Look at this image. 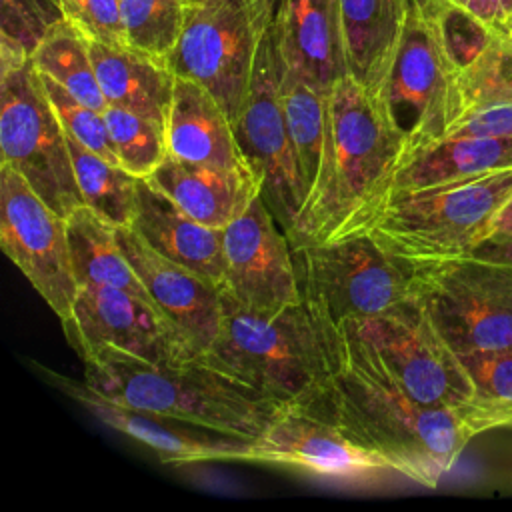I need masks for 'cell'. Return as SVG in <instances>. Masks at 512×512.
I'll return each mask as SVG.
<instances>
[{"instance_id": "obj_1", "label": "cell", "mask_w": 512, "mask_h": 512, "mask_svg": "<svg viewBox=\"0 0 512 512\" xmlns=\"http://www.w3.org/2000/svg\"><path fill=\"white\" fill-rule=\"evenodd\" d=\"M316 404L350 440L426 488L438 486L472 438L492 430L484 414L422 404L346 356Z\"/></svg>"}, {"instance_id": "obj_2", "label": "cell", "mask_w": 512, "mask_h": 512, "mask_svg": "<svg viewBox=\"0 0 512 512\" xmlns=\"http://www.w3.org/2000/svg\"><path fill=\"white\" fill-rule=\"evenodd\" d=\"M200 360L280 408L312 406L344 366V338L304 300L250 310L222 292L220 332Z\"/></svg>"}, {"instance_id": "obj_3", "label": "cell", "mask_w": 512, "mask_h": 512, "mask_svg": "<svg viewBox=\"0 0 512 512\" xmlns=\"http://www.w3.org/2000/svg\"><path fill=\"white\" fill-rule=\"evenodd\" d=\"M330 174L292 244L334 242L364 234L388 198L406 156L404 134L352 76L328 94Z\"/></svg>"}, {"instance_id": "obj_4", "label": "cell", "mask_w": 512, "mask_h": 512, "mask_svg": "<svg viewBox=\"0 0 512 512\" xmlns=\"http://www.w3.org/2000/svg\"><path fill=\"white\" fill-rule=\"evenodd\" d=\"M84 382L98 394L138 410L212 432L254 440L280 412L258 390L218 372L200 358L158 364L116 348L84 358Z\"/></svg>"}, {"instance_id": "obj_5", "label": "cell", "mask_w": 512, "mask_h": 512, "mask_svg": "<svg viewBox=\"0 0 512 512\" xmlns=\"http://www.w3.org/2000/svg\"><path fill=\"white\" fill-rule=\"evenodd\" d=\"M412 298L456 356L512 350V254L472 252L412 262Z\"/></svg>"}, {"instance_id": "obj_6", "label": "cell", "mask_w": 512, "mask_h": 512, "mask_svg": "<svg viewBox=\"0 0 512 512\" xmlns=\"http://www.w3.org/2000/svg\"><path fill=\"white\" fill-rule=\"evenodd\" d=\"M512 196V168L444 186L392 194L368 234L392 258L412 264L476 250Z\"/></svg>"}, {"instance_id": "obj_7", "label": "cell", "mask_w": 512, "mask_h": 512, "mask_svg": "<svg viewBox=\"0 0 512 512\" xmlns=\"http://www.w3.org/2000/svg\"><path fill=\"white\" fill-rule=\"evenodd\" d=\"M340 332L346 360L364 372L422 404L484 414L474 406L472 382L460 358L414 298L384 314L348 322Z\"/></svg>"}, {"instance_id": "obj_8", "label": "cell", "mask_w": 512, "mask_h": 512, "mask_svg": "<svg viewBox=\"0 0 512 512\" xmlns=\"http://www.w3.org/2000/svg\"><path fill=\"white\" fill-rule=\"evenodd\" d=\"M272 16L274 0H186L166 66L176 78L204 86L234 124Z\"/></svg>"}, {"instance_id": "obj_9", "label": "cell", "mask_w": 512, "mask_h": 512, "mask_svg": "<svg viewBox=\"0 0 512 512\" xmlns=\"http://www.w3.org/2000/svg\"><path fill=\"white\" fill-rule=\"evenodd\" d=\"M302 300L340 330L412 298L410 266L364 232L334 242L292 244Z\"/></svg>"}, {"instance_id": "obj_10", "label": "cell", "mask_w": 512, "mask_h": 512, "mask_svg": "<svg viewBox=\"0 0 512 512\" xmlns=\"http://www.w3.org/2000/svg\"><path fill=\"white\" fill-rule=\"evenodd\" d=\"M458 76L434 20L408 0L400 44L374 98L384 116L404 134L406 156L444 140L464 116Z\"/></svg>"}, {"instance_id": "obj_11", "label": "cell", "mask_w": 512, "mask_h": 512, "mask_svg": "<svg viewBox=\"0 0 512 512\" xmlns=\"http://www.w3.org/2000/svg\"><path fill=\"white\" fill-rule=\"evenodd\" d=\"M0 150L32 190L62 218L84 206L66 130L32 58L0 70Z\"/></svg>"}, {"instance_id": "obj_12", "label": "cell", "mask_w": 512, "mask_h": 512, "mask_svg": "<svg viewBox=\"0 0 512 512\" xmlns=\"http://www.w3.org/2000/svg\"><path fill=\"white\" fill-rule=\"evenodd\" d=\"M234 134L258 180L262 198L292 238L302 212V182L282 104V56L272 22L260 42Z\"/></svg>"}, {"instance_id": "obj_13", "label": "cell", "mask_w": 512, "mask_h": 512, "mask_svg": "<svg viewBox=\"0 0 512 512\" xmlns=\"http://www.w3.org/2000/svg\"><path fill=\"white\" fill-rule=\"evenodd\" d=\"M0 246L50 310L60 320L66 318L80 290L70 260L66 218L56 214L20 172L2 162Z\"/></svg>"}, {"instance_id": "obj_14", "label": "cell", "mask_w": 512, "mask_h": 512, "mask_svg": "<svg viewBox=\"0 0 512 512\" xmlns=\"http://www.w3.org/2000/svg\"><path fill=\"white\" fill-rule=\"evenodd\" d=\"M60 324L80 358L106 346L158 364L198 358L192 342L154 302L116 286H80L70 314Z\"/></svg>"}, {"instance_id": "obj_15", "label": "cell", "mask_w": 512, "mask_h": 512, "mask_svg": "<svg viewBox=\"0 0 512 512\" xmlns=\"http://www.w3.org/2000/svg\"><path fill=\"white\" fill-rule=\"evenodd\" d=\"M246 462L336 482H370L392 468L350 440L318 406L280 408L252 440Z\"/></svg>"}, {"instance_id": "obj_16", "label": "cell", "mask_w": 512, "mask_h": 512, "mask_svg": "<svg viewBox=\"0 0 512 512\" xmlns=\"http://www.w3.org/2000/svg\"><path fill=\"white\" fill-rule=\"evenodd\" d=\"M222 254V292L240 306L278 310L302 300L292 242L262 194L222 230Z\"/></svg>"}, {"instance_id": "obj_17", "label": "cell", "mask_w": 512, "mask_h": 512, "mask_svg": "<svg viewBox=\"0 0 512 512\" xmlns=\"http://www.w3.org/2000/svg\"><path fill=\"white\" fill-rule=\"evenodd\" d=\"M40 372L66 396L84 406L94 418L112 430L148 448L162 464L190 466L204 462H246L252 440L212 432L180 420L118 404L94 392L84 380H72L54 370Z\"/></svg>"}, {"instance_id": "obj_18", "label": "cell", "mask_w": 512, "mask_h": 512, "mask_svg": "<svg viewBox=\"0 0 512 512\" xmlns=\"http://www.w3.org/2000/svg\"><path fill=\"white\" fill-rule=\"evenodd\" d=\"M116 236L154 306L184 332L200 358L220 332L222 290L154 250L132 228H116Z\"/></svg>"}, {"instance_id": "obj_19", "label": "cell", "mask_w": 512, "mask_h": 512, "mask_svg": "<svg viewBox=\"0 0 512 512\" xmlns=\"http://www.w3.org/2000/svg\"><path fill=\"white\" fill-rule=\"evenodd\" d=\"M274 30L284 66L316 90L348 76L340 0H274Z\"/></svg>"}, {"instance_id": "obj_20", "label": "cell", "mask_w": 512, "mask_h": 512, "mask_svg": "<svg viewBox=\"0 0 512 512\" xmlns=\"http://www.w3.org/2000/svg\"><path fill=\"white\" fill-rule=\"evenodd\" d=\"M194 220L224 230L262 194V182L250 170L186 162L166 156L144 178Z\"/></svg>"}, {"instance_id": "obj_21", "label": "cell", "mask_w": 512, "mask_h": 512, "mask_svg": "<svg viewBox=\"0 0 512 512\" xmlns=\"http://www.w3.org/2000/svg\"><path fill=\"white\" fill-rule=\"evenodd\" d=\"M128 228L160 254L198 272L222 290V230L194 220L144 178L138 180L136 214Z\"/></svg>"}, {"instance_id": "obj_22", "label": "cell", "mask_w": 512, "mask_h": 512, "mask_svg": "<svg viewBox=\"0 0 512 512\" xmlns=\"http://www.w3.org/2000/svg\"><path fill=\"white\" fill-rule=\"evenodd\" d=\"M166 148L168 156L178 160L254 172L224 108L204 86L186 78H176L174 84L166 118Z\"/></svg>"}, {"instance_id": "obj_23", "label": "cell", "mask_w": 512, "mask_h": 512, "mask_svg": "<svg viewBox=\"0 0 512 512\" xmlns=\"http://www.w3.org/2000/svg\"><path fill=\"white\" fill-rule=\"evenodd\" d=\"M408 0H340L348 76L378 96L404 30Z\"/></svg>"}, {"instance_id": "obj_24", "label": "cell", "mask_w": 512, "mask_h": 512, "mask_svg": "<svg viewBox=\"0 0 512 512\" xmlns=\"http://www.w3.org/2000/svg\"><path fill=\"white\" fill-rule=\"evenodd\" d=\"M282 104L302 182V212L292 238L318 204L330 174L328 94L316 90L282 62ZM290 238V242H292Z\"/></svg>"}, {"instance_id": "obj_25", "label": "cell", "mask_w": 512, "mask_h": 512, "mask_svg": "<svg viewBox=\"0 0 512 512\" xmlns=\"http://www.w3.org/2000/svg\"><path fill=\"white\" fill-rule=\"evenodd\" d=\"M90 54L108 104L144 114L166 128L176 76L164 60L96 40H90Z\"/></svg>"}, {"instance_id": "obj_26", "label": "cell", "mask_w": 512, "mask_h": 512, "mask_svg": "<svg viewBox=\"0 0 512 512\" xmlns=\"http://www.w3.org/2000/svg\"><path fill=\"white\" fill-rule=\"evenodd\" d=\"M506 168H512V138L448 136L402 160L388 198L398 192L444 186Z\"/></svg>"}, {"instance_id": "obj_27", "label": "cell", "mask_w": 512, "mask_h": 512, "mask_svg": "<svg viewBox=\"0 0 512 512\" xmlns=\"http://www.w3.org/2000/svg\"><path fill=\"white\" fill-rule=\"evenodd\" d=\"M66 236L78 286H116L150 300L142 280L118 244L114 224L88 206H80L66 218Z\"/></svg>"}, {"instance_id": "obj_28", "label": "cell", "mask_w": 512, "mask_h": 512, "mask_svg": "<svg viewBox=\"0 0 512 512\" xmlns=\"http://www.w3.org/2000/svg\"><path fill=\"white\" fill-rule=\"evenodd\" d=\"M66 138L74 178L82 194L84 206L94 210L116 228H128L136 214L140 178L126 172L120 164H114L104 156L92 152L90 148L82 146L76 138L68 134Z\"/></svg>"}, {"instance_id": "obj_29", "label": "cell", "mask_w": 512, "mask_h": 512, "mask_svg": "<svg viewBox=\"0 0 512 512\" xmlns=\"http://www.w3.org/2000/svg\"><path fill=\"white\" fill-rule=\"evenodd\" d=\"M32 62L42 76H48L80 102L104 112L108 102L98 84L90 40L70 22L62 20L50 30L32 54Z\"/></svg>"}, {"instance_id": "obj_30", "label": "cell", "mask_w": 512, "mask_h": 512, "mask_svg": "<svg viewBox=\"0 0 512 512\" xmlns=\"http://www.w3.org/2000/svg\"><path fill=\"white\" fill-rule=\"evenodd\" d=\"M64 18L62 0H0V70L30 60Z\"/></svg>"}, {"instance_id": "obj_31", "label": "cell", "mask_w": 512, "mask_h": 512, "mask_svg": "<svg viewBox=\"0 0 512 512\" xmlns=\"http://www.w3.org/2000/svg\"><path fill=\"white\" fill-rule=\"evenodd\" d=\"M118 164L136 178H148L168 156L164 124L128 108L104 110Z\"/></svg>"}, {"instance_id": "obj_32", "label": "cell", "mask_w": 512, "mask_h": 512, "mask_svg": "<svg viewBox=\"0 0 512 512\" xmlns=\"http://www.w3.org/2000/svg\"><path fill=\"white\" fill-rule=\"evenodd\" d=\"M186 0H118L128 46L168 58L182 30Z\"/></svg>"}, {"instance_id": "obj_33", "label": "cell", "mask_w": 512, "mask_h": 512, "mask_svg": "<svg viewBox=\"0 0 512 512\" xmlns=\"http://www.w3.org/2000/svg\"><path fill=\"white\" fill-rule=\"evenodd\" d=\"M458 78L466 112L482 106L512 104V36L496 28L492 42Z\"/></svg>"}, {"instance_id": "obj_34", "label": "cell", "mask_w": 512, "mask_h": 512, "mask_svg": "<svg viewBox=\"0 0 512 512\" xmlns=\"http://www.w3.org/2000/svg\"><path fill=\"white\" fill-rule=\"evenodd\" d=\"M420 8L434 20L442 46L458 72L470 66L496 34V28L478 18L462 2L428 0Z\"/></svg>"}, {"instance_id": "obj_35", "label": "cell", "mask_w": 512, "mask_h": 512, "mask_svg": "<svg viewBox=\"0 0 512 512\" xmlns=\"http://www.w3.org/2000/svg\"><path fill=\"white\" fill-rule=\"evenodd\" d=\"M474 390V406L494 428L512 426V350L458 356Z\"/></svg>"}, {"instance_id": "obj_36", "label": "cell", "mask_w": 512, "mask_h": 512, "mask_svg": "<svg viewBox=\"0 0 512 512\" xmlns=\"http://www.w3.org/2000/svg\"><path fill=\"white\" fill-rule=\"evenodd\" d=\"M42 82H44L48 98H50L66 134L76 138L82 146L90 148L92 152L118 164V158H116V152H114V146H112V140L108 134L104 112L80 102L68 90H64L60 84L50 80L48 76H42Z\"/></svg>"}, {"instance_id": "obj_37", "label": "cell", "mask_w": 512, "mask_h": 512, "mask_svg": "<svg viewBox=\"0 0 512 512\" xmlns=\"http://www.w3.org/2000/svg\"><path fill=\"white\" fill-rule=\"evenodd\" d=\"M64 16L88 40L128 46L118 0H62Z\"/></svg>"}, {"instance_id": "obj_38", "label": "cell", "mask_w": 512, "mask_h": 512, "mask_svg": "<svg viewBox=\"0 0 512 512\" xmlns=\"http://www.w3.org/2000/svg\"><path fill=\"white\" fill-rule=\"evenodd\" d=\"M448 136L512 138V104H494L468 110L452 126Z\"/></svg>"}, {"instance_id": "obj_39", "label": "cell", "mask_w": 512, "mask_h": 512, "mask_svg": "<svg viewBox=\"0 0 512 512\" xmlns=\"http://www.w3.org/2000/svg\"><path fill=\"white\" fill-rule=\"evenodd\" d=\"M480 246L498 248L512 254V196L502 204V208L494 216L488 234Z\"/></svg>"}, {"instance_id": "obj_40", "label": "cell", "mask_w": 512, "mask_h": 512, "mask_svg": "<svg viewBox=\"0 0 512 512\" xmlns=\"http://www.w3.org/2000/svg\"><path fill=\"white\" fill-rule=\"evenodd\" d=\"M464 6L492 28H500L512 16V0H466Z\"/></svg>"}, {"instance_id": "obj_41", "label": "cell", "mask_w": 512, "mask_h": 512, "mask_svg": "<svg viewBox=\"0 0 512 512\" xmlns=\"http://www.w3.org/2000/svg\"><path fill=\"white\" fill-rule=\"evenodd\" d=\"M498 30H502V32H506V34H508V36H512V16H510V18H508V20H506V22H504V24H502V26H500V28H498Z\"/></svg>"}, {"instance_id": "obj_42", "label": "cell", "mask_w": 512, "mask_h": 512, "mask_svg": "<svg viewBox=\"0 0 512 512\" xmlns=\"http://www.w3.org/2000/svg\"><path fill=\"white\" fill-rule=\"evenodd\" d=\"M414 2H416V4H420V6H422V4H426V2H428V0H414Z\"/></svg>"}, {"instance_id": "obj_43", "label": "cell", "mask_w": 512, "mask_h": 512, "mask_svg": "<svg viewBox=\"0 0 512 512\" xmlns=\"http://www.w3.org/2000/svg\"><path fill=\"white\" fill-rule=\"evenodd\" d=\"M456 2H462V4H464V2H466V0H456Z\"/></svg>"}]
</instances>
